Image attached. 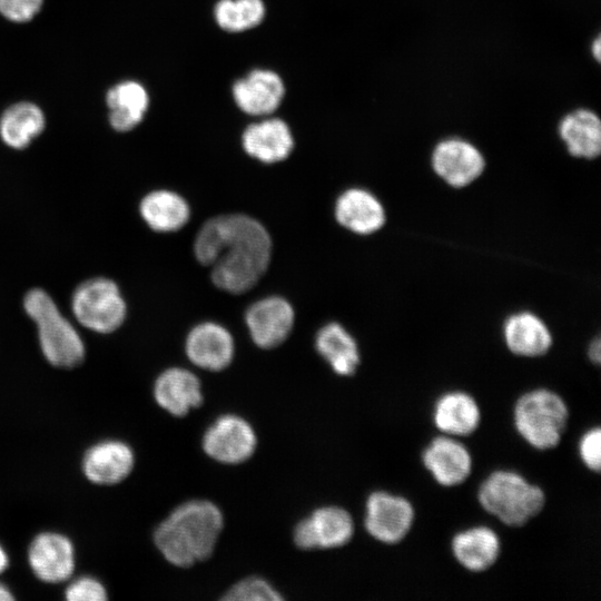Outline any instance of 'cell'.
I'll return each instance as SVG.
<instances>
[{"label": "cell", "mask_w": 601, "mask_h": 601, "mask_svg": "<svg viewBox=\"0 0 601 601\" xmlns=\"http://www.w3.org/2000/svg\"><path fill=\"white\" fill-rule=\"evenodd\" d=\"M12 599L13 595L11 594L10 590L6 585L0 584V601H8Z\"/></svg>", "instance_id": "e575fe53"}, {"label": "cell", "mask_w": 601, "mask_h": 601, "mask_svg": "<svg viewBox=\"0 0 601 601\" xmlns=\"http://www.w3.org/2000/svg\"><path fill=\"white\" fill-rule=\"evenodd\" d=\"M140 214L150 228L168 233L185 226L190 209L180 195L169 190H155L141 200Z\"/></svg>", "instance_id": "cb8c5ba5"}, {"label": "cell", "mask_w": 601, "mask_h": 601, "mask_svg": "<svg viewBox=\"0 0 601 601\" xmlns=\"http://www.w3.org/2000/svg\"><path fill=\"white\" fill-rule=\"evenodd\" d=\"M256 436L252 426L236 415H223L206 431L205 452L216 461L236 464L247 460L255 450Z\"/></svg>", "instance_id": "30bf717a"}, {"label": "cell", "mask_w": 601, "mask_h": 601, "mask_svg": "<svg viewBox=\"0 0 601 601\" xmlns=\"http://www.w3.org/2000/svg\"><path fill=\"white\" fill-rule=\"evenodd\" d=\"M23 306L38 326L40 346L50 364L73 367L82 362L85 346L81 337L45 290H30Z\"/></svg>", "instance_id": "5b68a950"}, {"label": "cell", "mask_w": 601, "mask_h": 601, "mask_svg": "<svg viewBox=\"0 0 601 601\" xmlns=\"http://www.w3.org/2000/svg\"><path fill=\"white\" fill-rule=\"evenodd\" d=\"M591 55L597 62L601 61V37L597 35L591 42Z\"/></svg>", "instance_id": "836d02e7"}, {"label": "cell", "mask_w": 601, "mask_h": 601, "mask_svg": "<svg viewBox=\"0 0 601 601\" xmlns=\"http://www.w3.org/2000/svg\"><path fill=\"white\" fill-rule=\"evenodd\" d=\"M45 127L42 111L33 104L19 102L7 109L0 119V136L10 147L22 149Z\"/></svg>", "instance_id": "4316f807"}, {"label": "cell", "mask_w": 601, "mask_h": 601, "mask_svg": "<svg viewBox=\"0 0 601 601\" xmlns=\"http://www.w3.org/2000/svg\"><path fill=\"white\" fill-rule=\"evenodd\" d=\"M353 533L354 522L347 511L338 506H325L297 524L294 541L305 550L338 548L346 544Z\"/></svg>", "instance_id": "9c48e42d"}, {"label": "cell", "mask_w": 601, "mask_h": 601, "mask_svg": "<svg viewBox=\"0 0 601 601\" xmlns=\"http://www.w3.org/2000/svg\"><path fill=\"white\" fill-rule=\"evenodd\" d=\"M33 573L42 581L58 583L69 579L75 569V550L71 541L59 533L37 535L28 550Z\"/></svg>", "instance_id": "4fadbf2b"}, {"label": "cell", "mask_w": 601, "mask_h": 601, "mask_svg": "<svg viewBox=\"0 0 601 601\" xmlns=\"http://www.w3.org/2000/svg\"><path fill=\"white\" fill-rule=\"evenodd\" d=\"M558 135L572 157L593 160L601 154V121L590 108L566 112L558 124Z\"/></svg>", "instance_id": "2e32d148"}, {"label": "cell", "mask_w": 601, "mask_h": 601, "mask_svg": "<svg viewBox=\"0 0 601 601\" xmlns=\"http://www.w3.org/2000/svg\"><path fill=\"white\" fill-rule=\"evenodd\" d=\"M506 347L522 357L544 355L552 345V336L544 322L530 312L511 315L504 323Z\"/></svg>", "instance_id": "603a6c76"}, {"label": "cell", "mask_w": 601, "mask_h": 601, "mask_svg": "<svg viewBox=\"0 0 601 601\" xmlns=\"http://www.w3.org/2000/svg\"><path fill=\"white\" fill-rule=\"evenodd\" d=\"M431 162L434 173L454 188L466 187L485 169L483 154L475 145L460 137L440 140L433 148Z\"/></svg>", "instance_id": "ba28073f"}, {"label": "cell", "mask_w": 601, "mask_h": 601, "mask_svg": "<svg viewBox=\"0 0 601 601\" xmlns=\"http://www.w3.org/2000/svg\"><path fill=\"white\" fill-rule=\"evenodd\" d=\"M588 355H589L590 359L593 363H595V364L600 363L601 347H600V339L599 338H595L590 343V346L588 348Z\"/></svg>", "instance_id": "d6a6232c"}, {"label": "cell", "mask_w": 601, "mask_h": 601, "mask_svg": "<svg viewBox=\"0 0 601 601\" xmlns=\"http://www.w3.org/2000/svg\"><path fill=\"white\" fill-rule=\"evenodd\" d=\"M454 559L473 573L485 572L497 561L501 541L491 528L474 526L456 533L451 542Z\"/></svg>", "instance_id": "ac0fdd59"}, {"label": "cell", "mask_w": 601, "mask_h": 601, "mask_svg": "<svg viewBox=\"0 0 601 601\" xmlns=\"http://www.w3.org/2000/svg\"><path fill=\"white\" fill-rule=\"evenodd\" d=\"M262 0H220L214 9L218 26L227 31H244L257 26L264 18Z\"/></svg>", "instance_id": "83f0119b"}, {"label": "cell", "mask_w": 601, "mask_h": 601, "mask_svg": "<svg viewBox=\"0 0 601 601\" xmlns=\"http://www.w3.org/2000/svg\"><path fill=\"white\" fill-rule=\"evenodd\" d=\"M228 601H276L280 594L265 580L248 578L236 583L223 598Z\"/></svg>", "instance_id": "f1b7e54d"}, {"label": "cell", "mask_w": 601, "mask_h": 601, "mask_svg": "<svg viewBox=\"0 0 601 601\" xmlns=\"http://www.w3.org/2000/svg\"><path fill=\"white\" fill-rule=\"evenodd\" d=\"M316 349L339 375H353L359 364V351L353 336L339 324L329 323L316 335Z\"/></svg>", "instance_id": "d4e9b609"}, {"label": "cell", "mask_w": 601, "mask_h": 601, "mask_svg": "<svg viewBox=\"0 0 601 601\" xmlns=\"http://www.w3.org/2000/svg\"><path fill=\"white\" fill-rule=\"evenodd\" d=\"M569 408L553 391L536 388L521 395L513 408L514 427L532 447L541 451L556 447L566 430Z\"/></svg>", "instance_id": "277c9868"}, {"label": "cell", "mask_w": 601, "mask_h": 601, "mask_svg": "<svg viewBox=\"0 0 601 601\" xmlns=\"http://www.w3.org/2000/svg\"><path fill=\"white\" fill-rule=\"evenodd\" d=\"M433 422L444 435L465 437L477 430L481 410L472 395L462 391L447 392L434 405Z\"/></svg>", "instance_id": "ffe728a7"}, {"label": "cell", "mask_w": 601, "mask_h": 601, "mask_svg": "<svg viewBox=\"0 0 601 601\" xmlns=\"http://www.w3.org/2000/svg\"><path fill=\"white\" fill-rule=\"evenodd\" d=\"M243 147L259 161L274 164L289 156L294 140L287 124L272 118L248 126L243 135Z\"/></svg>", "instance_id": "44dd1931"}, {"label": "cell", "mask_w": 601, "mask_h": 601, "mask_svg": "<svg viewBox=\"0 0 601 601\" xmlns=\"http://www.w3.org/2000/svg\"><path fill=\"white\" fill-rule=\"evenodd\" d=\"M223 529V514L209 501H189L176 508L155 531V543L167 561L189 566L207 559Z\"/></svg>", "instance_id": "7a4b0ae2"}, {"label": "cell", "mask_w": 601, "mask_h": 601, "mask_svg": "<svg viewBox=\"0 0 601 601\" xmlns=\"http://www.w3.org/2000/svg\"><path fill=\"white\" fill-rule=\"evenodd\" d=\"M246 323L256 345L273 348L289 335L294 325V311L283 297H265L247 309Z\"/></svg>", "instance_id": "7c38bea8"}, {"label": "cell", "mask_w": 601, "mask_h": 601, "mask_svg": "<svg viewBox=\"0 0 601 601\" xmlns=\"http://www.w3.org/2000/svg\"><path fill=\"white\" fill-rule=\"evenodd\" d=\"M335 216L343 227L358 235L377 231L386 220L381 201L361 188H351L337 198Z\"/></svg>", "instance_id": "d6986e66"}, {"label": "cell", "mask_w": 601, "mask_h": 601, "mask_svg": "<svg viewBox=\"0 0 601 601\" xmlns=\"http://www.w3.org/2000/svg\"><path fill=\"white\" fill-rule=\"evenodd\" d=\"M579 454L585 467L592 472L601 469V430L599 426L587 431L579 442Z\"/></svg>", "instance_id": "f546056e"}, {"label": "cell", "mask_w": 601, "mask_h": 601, "mask_svg": "<svg viewBox=\"0 0 601 601\" xmlns=\"http://www.w3.org/2000/svg\"><path fill=\"white\" fill-rule=\"evenodd\" d=\"M42 0H0V13L16 22H26L40 10Z\"/></svg>", "instance_id": "1f68e13d"}, {"label": "cell", "mask_w": 601, "mask_h": 601, "mask_svg": "<svg viewBox=\"0 0 601 601\" xmlns=\"http://www.w3.org/2000/svg\"><path fill=\"white\" fill-rule=\"evenodd\" d=\"M107 105L111 126L118 131H127L142 120L148 108V95L138 82L125 81L108 91Z\"/></svg>", "instance_id": "484cf974"}, {"label": "cell", "mask_w": 601, "mask_h": 601, "mask_svg": "<svg viewBox=\"0 0 601 601\" xmlns=\"http://www.w3.org/2000/svg\"><path fill=\"white\" fill-rule=\"evenodd\" d=\"M78 322L97 333L117 329L126 317V303L116 283L93 278L78 286L71 299Z\"/></svg>", "instance_id": "8992f818"}, {"label": "cell", "mask_w": 601, "mask_h": 601, "mask_svg": "<svg viewBox=\"0 0 601 601\" xmlns=\"http://www.w3.org/2000/svg\"><path fill=\"white\" fill-rule=\"evenodd\" d=\"M66 599L69 601H104L107 599V592L95 578L82 577L66 589Z\"/></svg>", "instance_id": "4dcf8cb0"}, {"label": "cell", "mask_w": 601, "mask_h": 601, "mask_svg": "<svg viewBox=\"0 0 601 601\" xmlns=\"http://www.w3.org/2000/svg\"><path fill=\"white\" fill-rule=\"evenodd\" d=\"M186 353L198 367L220 371L233 359L234 341L224 326L211 322L201 323L188 334Z\"/></svg>", "instance_id": "5bb4252c"}, {"label": "cell", "mask_w": 601, "mask_h": 601, "mask_svg": "<svg viewBox=\"0 0 601 601\" xmlns=\"http://www.w3.org/2000/svg\"><path fill=\"white\" fill-rule=\"evenodd\" d=\"M134 467L131 449L120 441H104L90 447L83 457L86 477L96 484L111 485L126 479Z\"/></svg>", "instance_id": "e0dca14e"}, {"label": "cell", "mask_w": 601, "mask_h": 601, "mask_svg": "<svg viewBox=\"0 0 601 601\" xmlns=\"http://www.w3.org/2000/svg\"><path fill=\"white\" fill-rule=\"evenodd\" d=\"M280 77L270 70H254L236 81L233 96L237 106L253 116L269 115L275 111L284 97Z\"/></svg>", "instance_id": "9a60e30c"}, {"label": "cell", "mask_w": 601, "mask_h": 601, "mask_svg": "<svg viewBox=\"0 0 601 601\" xmlns=\"http://www.w3.org/2000/svg\"><path fill=\"white\" fill-rule=\"evenodd\" d=\"M414 520V506L402 495L377 491L367 497L364 525L367 533L381 543L393 545L402 542Z\"/></svg>", "instance_id": "52a82bcc"}, {"label": "cell", "mask_w": 601, "mask_h": 601, "mask_svg": "<svg viewBox=\"0 0 601 601\" xmlns=\"http://www.w3.org/2000/svg\"><path fill=\"white\" fill-rule=\"evenodd\" d=\"M477 500L485 512L511 528L529 523L546 502L540 486L509 470L491 473L480 485Z\"/></svg>", "instance_id": "3957f363"}, {"label": "cell", "mask_w": 601, "mask_h": 601, "mask_svg": "<svg viewBox=\"0 0 601 601\" xmlns=\"http://www.w3.org/2000/svg\"><path fill=\"white\" fill-rule=\"evenodd\" d=\"M8 566V555L3 548L0 545V573Z\"/></svg>", "instance_id": "d590c367"}, {"label": "cell", "mask_w": 601, "mask_h": 601, "mask_svg": "<svg viewBox=\"0 0 601 601\" xmlns=\"http://www.w3.org/2000/svg\"><path fill=\"white\" fill-rule=\"evenodd\" d=\"M197 260L211 268L214 284L228 293L250 289L266 272L272 240L256 219L240 214L206 221L195 239Z\"/></svg>", "instance_id": "6da1fadb"}, {"label": "cell", "mask_w": 601, "mask_h": 601, "mask_svg": "<svg viewBox=\"0 0 601 601\" xmlns=\"http://www.w3.org/2000/svg\"><path fill=\"white\" fill-rule=\"evenodd\" d=\"M154 395L162 408L176 416L186 415L203 401L199 380L184 368L161 373L155 383Z\"/></svg>", "instance_id": "7402d4cb"}, {"label": "cell", "mask_w": 601, "mask_h": 601, "mask_svg": "<svg viewBox=\"0 0 601 601\" xmlns=\"http://www.w3.org/2000/svg\"><path fill=\"white\" fill-rule=\"evenodd\" d=\"M425 469L442 486L464 483L472 472V456L456 437L442 435L433 439L422 454Z\"/></svg>", "instance_id": "8fae6325"}]
</instances>
